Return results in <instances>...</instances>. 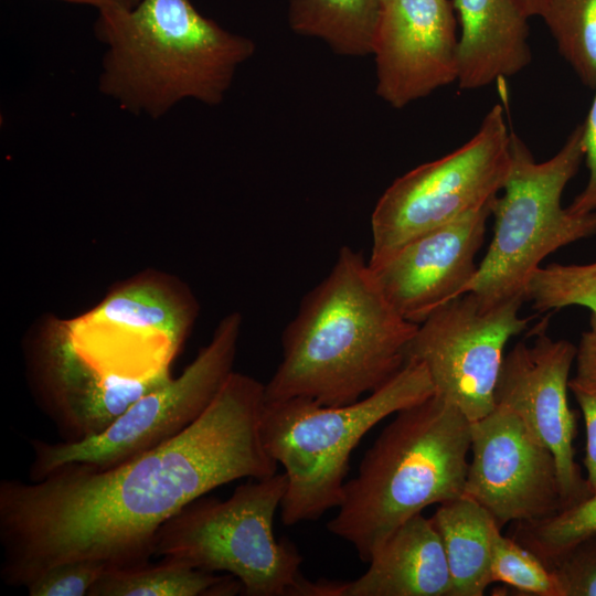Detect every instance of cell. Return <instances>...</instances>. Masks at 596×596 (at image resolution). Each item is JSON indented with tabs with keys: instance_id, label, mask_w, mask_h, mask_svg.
I'll use <instances>...</instances> for the list:
<instances>
[{
	"instance_id": "1",
	"label": "cell",
	"mask_w": 596,
	"mask_h": 596,
	"mask_svg": "<svg viewBox=\"0 0 596 596\" xmlns=\"http://www.w3.org/2000/svg\"><path fill=\"white\" fill-rule=\"evenodd\" d=\"M265 403V384L233 371L198 419L146 453L108 468L70 464L36 481L1 480L3 582L25 587L71 561L149 562L159 529L189 503L277 472L262 439Z\"/></svg>"
},
{
	"instance_id": "2",
	"label": "cell",
	"mask_w": 596,
	"mask_h": 596,
	"mask_svg": "<svg viewBox=\"0 0 596 596\" xmlns=\"http://www.w3.org/2000/svg\"><path fill=\"white\" fill-rule=\"evenodd\" d=\"M417 328L385 298L363 254L342 246L283 331L281 361L265 384L266 401L354 403L402 370Z\"/></svg>"
},
{
	"instance_id": "3",
	"label": "cell",
	"mask_w": 596,
	"mask_h": 596,
	"mask_svg": "<svg viewBox=\"0 0 596 596\" xmlns=\"http://www.w3.org/2000/svg\"><path fill=\"white\" fill-rule=\"evenodd\" d=\"M106 46L99 92L136 116L158 119L194 99L221 104L256 45L201 14L190 0H140L98 11Z\"/></svg>"
},
{
	"instance_id": "4",
	"label": "cell",
	"mask_w": 596,
	"mask_h": 596,
	"mask_svg": "<svg viewBox=\"0 0 596 596\" xmlns=\"http://www.w3.org/2000/svg\"><path fill=\"white\" fill-rule=\"evenodd\" d=\"M470 444L471 422L438 395L398 411L345 481L328 531L369 562L405 521L464 496Z\"/></svg>"
},
{
	"instance_id": "5",
	"label": "cell",
	"mask_w": 596,
	"mask_h": 596,
	"mask_svg": "<svg viewBox=\"0 0 596 596\" xmlns=\"http://www.w3.org/2000/svg\"><path fill=\"white\" fill-rule=\"evenodd\" d=\"M434 394L426 368L407 361L387 383L351 404L322 405L308 397L266 401L263 444L287 477L283 523L316 521L338 508L351 455L362 438L387 416Z\"/></svg>"
},
{
	"instance_id": "6",
	"label": "cell",
	"mask_w": 596,
	"mask_h": 596,
	"mask_svg": "<svg viewBox=\"0 0 596 596\" xmlns=\"http://www.w3.org/2000/svg\"><path fill=\"white\" fill-rule=\"evenodd\" d=\"M510 150L503 193L491 205L493 236L464 290L490 304L525 301L526 286L545 257L596 234V212L575 214L561 204L564 189L585 156L583 124L546 161L536 162L513 130Z\"/></svg>"
},
{
	"instance_id": "7",
	"label": "cell",
	"mask_w": 596,
	"mask_h": 596,
	"mask_svg": "<svg viewBox=\"0 0 596 596\" xmlns=\"http://www.w3.org/2000/svg\"><path fill=\"white\" fill-rule=\"evenodd\" d=\"M286 488L283 471L237 487L226 500L192 501L159 529L153 556L232 575L245 596H298L302 556L274 533Z\"/></svg>"
},
{
	"instance_id": "8",
	"label": "cell",
	"mask_w": 596,
	"mask_h": 596,
	"mask_svg": "<svg viewBox=\"0 0 596 596\" xmlns=\"http://www.w3.org/2000/svg\"><path fill=\"white\" fill-rule=\"evenodd\" d=\"M485 116L464 146L401 175L383 192L371 215L369 264L389 256L412 238L491 202L502 190L511 163L508 98Z\"/></svg>"
},
{
	"instance_id": "9",
	"label": "cell",
	"mask_w": 596,
	"mask_h": 596,
	"mask_svg": "<svg viewBox=\"0 0 596 596\" xmlns=\"http://www.w3.org/2000/svg\"><path fill=\"white\" fill-rule=\"evenodd\" d=\"M241 327L238 312L225 316L181 375L142 395L99 434L77 441L31 439L30 480L70 464L113 467L180 434L202 415L234 371Z\"/></svg>"
},
{
	"instance_id": "10",
	"label": "cell",
	"mask_w": 596,
	"mask_h": 596,
	"mask_svg": "<svg viewBox=\"0 0 596 596\" xmlns=\"http://www.w3.org/2000/svg\"><path fill=\"white\" fill-rule=\"evenodd\" d=\"M198 312L182 281L155 270L123 281L93 309L60 323L74 349L98 370L142 379L170 372Z\"/></svg>"
},
{
	"instance_id": "11",
	"label": "cell",
	"mask_w": 596,
	"mask_h": 596,
	"mask_svg": "<svg viewBox=\"0 0 596 596\" xmlns=\"http://www.w3.org/2000/svg\"><path fill=\"white\" fill-rule=\"evenodd\" d=\"M523 299L490 304L472 292L429 315L408 344L406 362L422 363L435 395L454 404L470 422L494 407V390L508 341L528 328Z\"/></svg>"
},
{
	"instance_id": "12",
	"label": "cell",
	"mask_w": 596,
	"mask_h": 596,
	"mask_svg": "<svg viewBox=\"0 0 596 596\" xmlns=\"http://www.w3.org/2000/svg\"><path fill=\"white\" fill-rule=\"evenodd\" d=\"M464 496L488 510L500 528L547 519L565 508L553 454L499 405L471 422Z\"/></svg>"
},
{
	"instance_id": "13",
	"label": "cell",
	"mask_w": 596,
	"mask_h": 596,
	"mask_svg": "<svg viewBox=\"0 0 596 596\" xmlns=\"http://www.w3.org/2000/svg\"><path fill=\"white\" fill-rule=\"evenodd\" d=\"M576 351L539 327L532 344L518 342L504 355L494 390L496 405L513 412L553 454L565 508L590 494L575 461L576 419L567 396Z\"/></svg>"
},
{
	"instance_id": "14",
	"label": "cell",
	"mask_w": 596,
	"mask_h": 596,
	"mask_svg": "<svg viewBox=\"0 0 596 596\" xmlns=\"http://www.w3.org/2000/svg\"><path fill=\"white\" fill-rule=\"evenodd\" d=\"M30 380L40 407L64 441H77L107 428L171 373L131 379L106 374L72 345L60 321L50 323L28 353Z\"/></svg>"
},
{
	"instance_id": "15",
	"label": "cell",
	"mask_w": 596,
	"mask_h": 596,
	"mask_svg": "<svg viewBox=\"0 0 596 596\" xmlns=\"http://www.w3.org/2000/svg\"><path fill=\"white\" fill-rule=\"evenodd\" d=\"M457 45L449 0H383L371 54L376 95L400 109L456 82Z\"/></svg>"
},
{
	"instance_id": "16",
	"label": "cell",
	"mask_w": 596,
	"mask_h": 596,
	"mask_svg": "<svg viewBox=\"0 0 596 596\" xmlns=\"http://www.w3.org/2000/svg\"><path fill=\"white\" fill-rule=\"evenodd\" d=\"M493 200L369 264L385 298L405 320L419 324L464 294L478 268L475 259Z\"/></svg>"
},
{
	"instance_id": "17",
	"label": "cell",
	"mask_w": 596,
	"mask_h": 596,
	"mask_svg": "<svg viewBox=\"0 0 596 596\" xmlns=\"http://www.w3.org/2000/svg\"><path fill=\"white\" fill-rule=\"evenodd\" d=\"M368 570L345 582L343 596H451L450 572L430 518L418 513L372 553Z\"/></svg>"
},
{
	"instance_id": "18",
	"label": "cell",
	"mask_w": 596,
	"mask_h": 596,
	"mask_svg": "<svg viewBox=\"0 0 596 596\" xmlns=\"http://www.w3.org/2000/svg\"><path fill=\"white\" fill-rule=\"evenodd\" d=\"M461 33L457 83L477 89L513 76L531 62L529 17L515 0H454Z\"/></svg>"
},
{
	"instance_id": "19",
	"label": "cell",
	"mask_w": 596,
	"mask_h": 596,
	"mask_svg": "<svg viewBox=\"0 0 596 596\" xmlns=\"http://www.w3.org/2000/svg\"><path fill=\"white\" fill-rule=\"evenodd\" d=\"M443 543L451 596H481L491 582L493 538L501 530L473 499L461 496L443 502L430 518Z\"/></svg>"
},
{
	"instance_id": "20",
	"label": "cell",
	"mask_w": 596,
	"mask_h": 596,
	"mask_svg": "<svg viewBox=\"0 0 596 596\" xmlns=\"http://www.w3.org/2000/svg\"><path fill=\"white\" fill-rule=\"evenodd\" d=\"M383 0H288V23L343 56L372 54Z\"/></svg>"
},
{
	"instance_id": "21",
	"label": "cell",
	"mask_w": 596,
	"mask_h": 596,
	"mask_svg": "<svg viewBox=\"0 0 596 596\" xmlns=\"http://www.w3.org/2000/svg\"><path fill=\"white\" fill-rule=\"evenodd\" d=\"M238 592L241 583L232 575H215L163 557L158 563L108 568L89 596H228Z\"/></svg>"
},
{
	"instance_id": "22",
	"label": "cell",
	"mask_w": 596,
	"mask_h": 596,
	"mask_svg": "<svg viewBox=\"0 0 596 596\" xmlns=\"http://www.w3.org/2000/svg\"><path fill=\"white\" fill-rule=\"evenodd\" d=\"M540 17L583 84L596 86V0H546Z\"/></svg>"
},
{
	"instance_id": "23",
	"label": "cell",
	"mask_w": 596,
	"mask_h": 596,
	"mask_svg": "<svg viewBox=\"0 0 596 596\" xmlns=\"http://www.w3.org/2000/svg\"><path fill=\"white\" fill-rule=\"evenodd\" d=\"M596 534V492L553 517L518 522L514 540L547 566L579 541Z\"/></svg>"
},
{
	"instance_id": "24",
	"label": "cell",
	"mask_w": 596,
	"mask_h": 596,
	"mask_svg": "<svg viewBox=\"0 0 596 596\" xmlns=\"http://www.w3.org/2000/svg\"><path fill=\"white\" fill-rule=\"evenodd\" d=\"M525 300L539 311L583 307L596 320V259L588 264H550L531 277Z\"/></svg>"
},
{
	"instance_id": "25",
	"label": "cell",
	"mask_w": 596,
	"mask_h": 596,
	"mask_svg": "<svg viewBox=\"0 0 596 596\" xmlns=\"http://www.w3.org/2000/svg\"><path fill=\"white\" fill-rule=\"evenodd\" d=\"M491 582L521 595L563 596L554 573L532 551L498 530L493 538Z\"/></svg>"
},
{
	"instance_id": "26",
	"label": "cell",
	"mask_w": 596,
	"mask_h": 596,
	"mask_svg": "<svg viewBox=\"0 0 596 596\" xmlns=\"http://www.w3.org/2000/svg\"><path fill=\"white\" fill-rule=\"evenodd\" d=\"M108 566L99 561L81 560L54 565L26 586L30 596H89Z\"/></svg>"
},
{
	"instance_id": "27",
	"label": "cell",
	"mask_w": 596,
	"mask_h": 596,
	"mask_svg": "<svg viewBox=\"0 0 596 596\" xmlns=\"http://www.w3.org/2000/svg\"><path fill=\"white\" fill-rule=\"evenodd\" d=\"M547 567L556 576L563 596H596V534L573 545Z\"/></svg>"
},
{
	"instance_id": "28",
	"label": "cell",
	"mask_w": 596,
	"mask_h": 596,
	"mask_svg": "<svg viewBox=\"0 0 596 596\" xmlns=\"http://www.w3.org/2000/svg\"><path fill=\"white\" fill-rule=\"evenodd\" d=\"M595 95L583 123V141L585 160L588 169V180L583 191L567 206L575 214H589L596 212V86Z\"/></svg>"
},
{
	"instance_id": "29",
	"label": "cell",
	"mask_w": 596,
	"mask_h": 596,
	"mask_svg": "<svg viewBox=\"0 0 596 596\" xmlns=\"http://www.w3.org/2000/svg\"><path fill=\"white\" fill-rule=\"evenodd\" d=\"M583 414L586 429L584 466L590 494L596 492V390H571Z\"/></svg>"
},
{
	"instance_id": "30",
	"label": "cell",
	"mask_w": 596,
	"mask_h": 596,
	"mask_svg": "<svg viewBox=\"0 0 596 596\" xmlns=\"http://www.w3.org/2000/svg\"><path fill=\"white\" fill-rule=\"evenodd\" d=\"M576 348V372L568 389L596 390V320L592 317L589 329L581 334Z\"/></svg>"
},
{
	"instance_id": "31",
	"label": "cell",
	"mask_w": 596,
	"mask_h": 596,
	"mask_svg": "<svg viewBox=\"0 0 596 596\" xmlns=\"http://www.w3.org/2000/svg\"><path fill=\"white\" fill-rule=\"evenodd\" d=\"M75 4L91 6L97 9V11L114 8V7H127L126 0H60Z\"/></svg>"
},
{
	"instance_id": "32",
	"label": "cell",
	"mask_w": 596,
	"mask_h": 596,
	"mask_svg": "<svg viewBox=\"0 0 596 596\" xmlns=\"http://www.w3.org/2000/svg\"><path fill=\"white\" fill-rule=\"evenodd\" d=\"M520 9L526 17L539 15L546 2V0H515Z\"/></svg>"
},
{
	"instance_id": "33",
	"label": "cell",
	"mask_w": 596,
	"mask_h": 596,
	"mask_svg": "<svg viewBox=\"0 0 596 596\" xmlns=\"http://www.w3.org/2000/svg\"><path fill=\"white\" fill-rule=\"evenodd\" d=\"M140 0H126L127 7L131 8L137 4Z\"/></svg>"
}]
</instances>
